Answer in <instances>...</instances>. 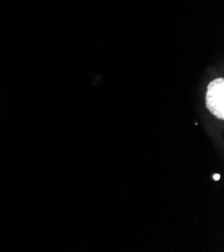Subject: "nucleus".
<instances>
[{"mask_svg": "<svg viewBox=\"0 0 224 252\" xmlns=\"http://www.w3.org/2000/svg\"><path fill=\"white\" fill-rule=\"evenodd\" d=\"M208 111L220 120L224 119V80L216 79L208 85L206 93Z\"/></svg>", "mask_w": 224, "mask_h": 252, "instance_id": "1", "label": "nucleus"}, {"mask_svg": "<svg viewBox=\"0 0 224 252\" xmlns=\"http://www.w3.org/2000/svg\"><path fill=\"white\" fill-rule=\"evenodd\" d=\"M213 179H214L215 181H218V180L220 179V175H219V174H214V175H213Z\"/></svg>", "mask_w": 224, "mask_h": 252, "instance_id": "2", "label": "nucleus"}]
</instances>
